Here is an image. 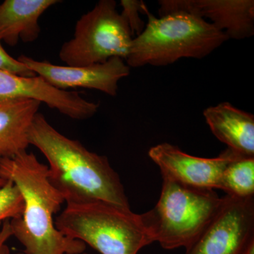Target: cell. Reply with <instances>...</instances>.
<instances>
[{
  "label": "cell",
  "instance_id": "6da1fadb",
  "mask_svg": "<svg viewBox=\"0 0 254 254\" xmlns=\"http://www.w3.org/2000/svg\"><path fill=\"white\" fill-rule=\"evenodd\" d=\"M28 136L29 144L48 160L50 181L66 204L103 201L130 209L123 183L106 156L62 134L43 114L35 117Z\"/></svg>",
  "mask_w": 254,
  "mask_h": 254
},
{
  "label": "cell",
  "instance_id": "7a4b0ae2",
  "mask_svg": "<svg viewBox=\"0 0 254 254\" xmlns=\"http://www.w3.org/2000/svg\"><path fill=\"white\" fill-rule=\"evenodd\" d=\"M0 177L16 185L24 201L22 216L10 220L13 236L24 247L23 253L85 252L83 242L64 236L55 227L53 216L65 201L50 181L48 165L33 153L24 151L0 160Z\"/></svg>",
  "mask_w": 254,
  "mask_h": 254
},
{
  "label": "cell",
  "instance_id": "3957f363",
  "mask_svg": "<svg viewBox=\"0 0 254 254\" xmlns=\"http://www.w3.org/2000/svg\"><path fill=\"white\" fill-rule=\"evenodd\" d=\"M133 38L125 61L129 67L168 66L182 59H202L229 39L224 32L203 18L185 12L155 17Z\"/></svg>",
  "mask_w": 254,
  "mask_h": 254
},
{
  "label": "cell",
  "instance_id": "277c9868",
  "mask_svg": "<svg viewBox=\"0 0 254 254\" xmlns=\"http://www.w3.org/2000/svg\"><path fill=\"white\" fill-rule=\"evenodd\" d=\"M55 227L101 254H138L153 243L141 215L103 201L66 204Z\"/></svg>",
  "mask_w": 254,
  "mask_h": 254
},
{
  "label": "cell",
  "instance_id": "5b68a950",
  "mask_svg": "<svg viewBox=\"0 0 254 254\" xmlns=\"http://www.w3.org/2000/svg\"><path fill=\"white\" fill-rule=\"evenodd\" d=\"M223 200L213 190L163 178L158 203L141 218L153 242L163 249H187L218 213Z\"/></svg>",
  "mask_w": 254,
  "mask_h": 254
},
{
  "label": "cell",
  "instance_id": "8992f818",
  "mask_svg": "<svg viewBox=\"0 0 254 254\" xmlns=\"http://www.w3.org/2000/svg\"><path fill=\"white\" fill-rule=\"evenodd\" d=\"M133 38L116 1L101 0L78 20L73 38L64 43L59 57L72 66L103 63L113 58L126 60Z\"/></svg>",
  "mask_w": 254,
  "mask_h": 254
},
{
  "label": "cell",
  "instance_id": "52a82bcc",
  "mask_svg": "<svg viewBox=\"0 0 254 254\" xmlns=\"http://www.w3.org/2000/svg\"><path fill=\"white\" fill-rule=\"evenodd\" d=\"M254 240V196L226 195L221 208L185 254H241Z\"/></svg>",
  "mask_w": 254,
  "mask_h": 254
},
{
  "label": "cell",
  "instance_id": "ba28073f",
  "mask_svg": "<svg viewBox=\"0 0 254 254\" xmlns=\"http://www.w3.org/2000/svg\"><path fill=\"white\" fill-rule=\"evenodd\" d=\"M148 155L158 165L163 178L186 186L210 190H219L222 174L227 165L245 156L227 148L216 158H198L168 143L152 147Z\"/></svg>",
  "mask_w": 254,
  "mask_h": 254
},
{
  "label": "cell",
  "instance_id": "9c48e42d",
  "mask_svg": "<svg viewBox=\"0 0 254 254\" xmlns=\"http://www.w3.org/2000/svg\"><path fill=\"white\" fill-rule=\"evenodd\" d=\"M18 60L36 76L63 91L67 88H88L115 96L119 81L130 73L129 66L120 58H111L103 63L78 66H60L23 55Z\"/></svg>",
  "mask_w": 254,
  "mask_h": 254
},
{
  "label": "cell",
  "instance_id": "30bf717a",
  "mask_svg": "<svg viewBox=\"0 0 254 254\" xmlns=\"http://www.w3.org/2000/svg\"><path fill=\"white\" fill-rule=\"evenodd\" d=\"M35 100L73 120L92 118L99 105L77 92L58 89L38 76H22L0 70V102Z\"/></svg>",
  "mask_w": 254,
  "mask_h": 254
},
{
  "label": "cell",
  "instance_id": "8fae6325",
  "mask_svg": "<svg viewBox=\"0 0 254 254\" xmlns=\"http://www.w3.org/2000/svg\"><path fill=\"white\" fill-rule=\"evenodd\" d=\"M185 12L210 20L229 39L242 40L254 34V0H161L160 16Z\"/></svg>",
  "mask_w": 254,
  "mask_h": 254
},
{
  "label": "cell",
  "instance_id": "7c38bea8",
  "mask_svg": "<svg viewBox=\"0 0 254 254\" xmlns=\"http://www.w3.org/2000/svg\"><path fill=\"white\" fill-rule=\"evenodd\" d=\"M203 116L212 133L227 148L254 157V116L229 103L209 107Z\"/></svg>",
  "mask_w": 254,
  "mask_h": 254
},
{
  "label": "cell",
  "instance_id": "4fadbf2b",
  "mask_svg": "<svg viewBox=\"0 0 254 254\" xmlns=\"http://www.w3.org/2000/svg\"><path fill=\"white\" fill-rule=\"evenodd\" d=\"M58 0H5L0 4V41L10 46L32 43L41 33L38 20Z\"/></svg>",
  "mask_w": 254,
  "mask_h": 254
},
{
  "label": "cell",
  "instance_id": "5bb4252c",
  "mask_svg": "<svg viewBox=\"0 0 254 254\" xmlns=\"http://www.w3.org/2000/svg\"><path fill=\"white\" fill-rule=\"evenodd\" d=\"M41 105L35 100L0 102V160L26 151L28 130Z\"/></svg>",
  "mask_w": 254,
  "mask_h": 254
},
{
  "label": "cell",
  "instance_id": "9a60e30c",
  "mask_svg": "<svg viewBox=\"0 0 254 254\" xmlns=\"http://www.w3.org/2000/svg\"><path fill=\"white\" fill-rule=\"evenodd\" d=\"M227 195L249 198L254 195V157L241 156L224 170L220 189Z\"/></svg>",
  "mask_w": 254,
  "mask_h": 254
},
{
  "label": "cell",
  "instance_id": "2e32d148",
  "mask_svg": "<svg viewBox=\"0 0 254 254\" xmlns=\"http://www.w3.org/2000/svg\"><path fill=\"white\" fill-rule=\"evenodd\" d=\"M23 209L24 201L19 190L12 182L6 181L0 188V223L21 218Z\"/></svg>",
  "mask_w": 254,
  "mask_h": 254
},
{
  "label": "cell",
  "instance_id": "e0dca14e",
  "mask_svg": "<svg viewBox=\"0 0 254 254\" xmlns=\"http://www.w3.org/2000/svg\"><path fill=\"white\" fill-rule=\"evenodd\" d=\"M121 5L123 7V11L121 14L126 18L132 34L133 36L135 33L139 35L145 26L139 16L140 12L145 13L148 10L144 3L135 0H122Z\"/></svg>",
  "mask_w": 254,
  "mask_h": 254
},
{
  "label": "cell",
  "instance_id": "ac0fdd59",
  "mask_svg": "<svg viewBox=\"0 0 254 254\" xmlns=\"http://www.w3.org/2000/svg\"><path fill=\"white\" fill-rule=\"evenodd\" d=\"M0 70L22 76H36L23 63L10 56L1 46V41H0Z\"/></svg>",
  "mask_w": 254,
  "mask_h": 254
},
{
  "label": "cell",
  "instance_id": "d6986e66",
  "mask_svg": "<svg viewBox=\"0 0 254 254\" xmlns=\"http://www.w3.org/2000/svg\"><path fill=\"white\" fill-rule=\"evenodd\" d=\"M12 236L10 220H5L0 230V254H11L9 247L6 245V242Z\"/></svg>",
  "mask_w": 254,
  "mask_h": 254
},
{
  "label": "cell",
  "instance_id": "ffe728a7",
  "mask_svg": "<svg viewBox=\"0 0 254 254\" xmlns=\"http://www.w3.org/2000/svg\"><path fill=\"white\" fill-rule=\"evenodd\" d=\"M241 254H254V240L251 241Z\"/></svg>",
  "mask_w": 254,
  "mask_h": 254
},
{
  "label": "cell",
  "instance_id": "44dd1931",
  "mask_svg": "<svg viewBox=\"0 0 254 254\" xmlns=\"http://www.w3.org/2000/svg\"><path fill=\"white\" fill-rule=\"evenodd\" d=\"M6 183V181H5L4 180H3L2 178H1V177H0V188H1V187L4 186V185Z\"/></svg>",
  "mask_w": 254,
  "mask_h": 254
},
{
  "label": "cell",
  "instance_id": "7402d4cb",
  "mask_svg": "<svg viewBox=\"0 0 254 254\" xmlns=\"http://www.w3.org/2000/svg\"><path fill=\"white\" fill-rule=\"evenodd\" d=\"M14 254H26L23 253V252H16V253H15Z\"/></svg>",
  "mask_w": 254,
  "mask_h": 254
},
{
  "label": "cell",
  "instance_id": "603a6c76",
  "mask_svg": "<svg viewBox=\"0 0 254 254\" xmlns=\"http://www.w3.org/2000/svg\"><path fill=\"white\" fill-rule=\"evenodd\" d=\"M86 254V253H85V252H83V253H82V254Z\"/></svg>",
  "mask_w": 254,
  "mask_h": 254
}]
</instances>
